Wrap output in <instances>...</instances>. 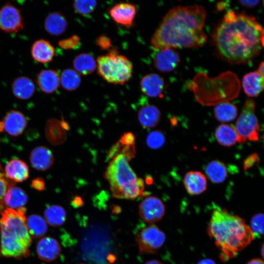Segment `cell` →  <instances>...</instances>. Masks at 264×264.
Listing matches in <instances>:
<instances>
[{
    "mask_svg": "<svg viewBox=\"0 0 264 264\" xmlns=\"http://www.w3.org/2000/svg\"><path fill=\"white\" fill-rule=\"evenodd\" d=\"M220 57L233 64L252 61L264 47V29L256 18L230 10L212 33Z\"/></svg>",
    "mask_w": 264,
    "mask_h": 264,
    "instance_id": "cell-1",
    "label": "cell"
},
{
    "mask_svg": "<svg viewBox=\"0 0 264 264\" xmlns=\"http://www.w3.org/2000/svg\"><path fill=\"white\" fill-rule=\"evenodd\" d=\"M206 12L200 5L177 6L165 15L151 40L156 50L200 47L207 41L203 30Z\"/></svg>",
    "mask_w": 264,
    "mask_h": 264,
    "instance_id": "cell-2",
    "label": "cell"
},
{
    "mask_svg": "<svg viewBox=\"0 0 264 264\" xmlns=\"http://www.w3.org/2000/svg\"><path fill=\"white\" fill-rule=\"evenodd\" d=\"M207 232L220 251V257L223 261L235 257L255 237L243 219L225 209H216L213 211Z\"/></svg>",
    "mask_w": 264,
    "mask_h": 264,
    "instance_id": "cell-3",
    "label": "cell"
},
{
    "mask_svg": "<svg viewBox=\"0 0 264 264\" xmlns=\"http://www.w3.org/2000/svg\"><path fill=\"white\" fill-rule=\"evenodd\" d=\"M25 208H6L0 219V253L4 257L17 259L29 256L32 242L26 225Z\"/></svg>",
    "mask_w": 264,
    "mask_h": 264,
    "instance_id": "cell-4",
    "label": "cell"
},
{
    "mask_svg": "<svg viewBox=\"0 0 264 264\" xmlns=\"http://www.w3.org/2000/svg\"><path fill=\"white\" fill-rule=\"evenodd\" d=\"M123 154L111 159L105 173L111 196L119 199H134L144 194V182L138 177Z\"/></svg>",
    "mask_w": 264,
    "mask_h": 264,
    "instance_id": "cell-5",
    "label": "cell"
},
{
    "mask_svg": "<svg viewBox=\"0 0 264 264\" xmlns=\"http://www.w3.org/2000/svg\"><path fill=\"white\" fill-rule=\"evenodd\" d=\"M96 68L98 74L104 80L121 85L130 80L133 70L132 62L126 57L119 54L115 48L97 57Z\"/></svg>",
    "mask_w": 264,
    "mask_h": 264,
    "instance_id": "cell-6",
    "label": "cell"
},
{
    "mask_svg": "<svg viewBox=\"0 0 264 264\" xmlns=\"http://www.w3.org/2000/svg\"><path fill=\"white\" fill-rule=\"evenodd\" d=\"M255 104L252 100H247L234 127L239 137L238 142L244 143L247 140H259L260 125L255 113Z\"/></svg>",
    "mask_w": 264,
    "mask_h": 264,
    "instance_id": "cell-7",
    "label": "cell"
},
{
    "mask_svg": "<svg viewBox=\"0 0 264 264\" xmlns=\"http://www.w3.org/2000/svg\"><path fill=\"white\" fill-rule=\"evenodd\" d=\"M135 240L140 253L152 254L162 246L166 236L157 226L151 224L143 228L136 235Z\"/></svg>",
    "mask_w": 264,
    "mask_h": 264,
    "instance_id": "cell-8",
    "label": "cell"
},
{
    "mask_svg": "<svg viewBox=\"0 0 264 264\" xmlns=\"http://www.w3.org/2000/svg\"><path fill=\"white\" fill-rule=\"evenodd\" d=\"M23 19L20 10L10 2L0 8V29L9 33H16L23 28Z\"/></svg>",
    "mask_w": 264,
    "mask_h": 264,
    "instance_id": "cell-9",
    "label": "cell"
},
{
    "mask_svg": "<svg viewBox=\"0 0 264 264\" xmlns=\"http://www.w3.org/2000/svg\"><path fill=\"white\" fill-rule=\"evenodd\" d=\"M165 212L163 202L158 198L149 196L145 198L139 206V214L145 222L153 224L163 218Z\"/></svg>",
    "mask_w": 264,
    "mask_h": 264,
    "instance_id": "cell-10",
    "label": "cell"
},
{
    "mask_svg": "<svg viewBox=\"0 0 264 264\" xmlns=\"http://www.w3.org/2000/svg\"><path fill=\"white\" fill-rule=\"evenodd\" d=\"M153 57L154 67L161 72H170L176 68L180 62L178 52L173 48L157 50Z\"/></svg>",
    "mask_w": 264,
    "mask_h": 264,
    "instance_id": "cell-11",
    "label": "cell"
},
{
    "mask_svg": "<svg viewBox=\"0 0 264 264\" xmlns=\"http://www.w3.org/2000/svg\"><path fill=\"white\" fill-rule=\"evenodd\" d=\"M136 13L135 6L126 2L116 4L109 11L110 17L116 23L126 27L132 26Z\"/></svg>",
    "mask_w": 264,
    "mask_h": 264,
    "instance_id": "cell-12",
    "label": "cell"
},
{
    "mask_svg": "<svg viewBox=\"0 0 264 264\" xmlns=\"http://www.w3.org/2000/svg\"><path fill=\"white\" fill-rule=\"evenodd\" d=\"M140 86L141 91L146 96L152 98L162 97L165 83L160 75L150 73L142 78Z\"/></svg>",
    "mask_w": 264,
    "mask_h": 264,
    "instance_id": "cell-13",
    "label": "cell"
},
{
    "mask_svg": "<svg viewBox=\"0 0 264 264\" xmlns=\"http://www.w3.org/2000/svg\"><path fill=\"white\" fill-rule=\"evenodd\" d=\"M2 122L4 130L12 136H17L22 134L27 124L24 114L16 110L9 111L4 116Z\"/></svg>",
    "mask_w": 264,
    "mask_h": 264,
    "instance_id": "cell-14",
    "label": "cell"
},
{
    "mask_svg": "<svg viewBox=\"0 0 264 264\" xmlns=\"http://www.w3.org/2000/svg\"><path fill=\"white\" fill-rule=\"evenodd\" d=\"M37 254L38 257L46 262L56 259L61 251L60 243L51 237H45L41 239L37 245Z\"/></svg>",
    "mask_w": 264,
    "mask_h": 264,
    "instance_id": "cell-15",
    "label": "cell"
},
{
    "mask_svg": "<svg viewBox=\"0 0 264 264\" xmlns=\"http://www.w3.org/2000/svg\"><path fill=\"white\" fill-rule=\"evenodd\" d=\"M30 161L35 169L45 171L53 164L54 158L52 151L47 147L41 146L34 148L31 152Z\"/></svg>",
    "mask_w": 264,
    "mask_h": 264,
    "instance_id": "cell-16",
    "label": "cell"
},
{
    "mask_svg": "<svg viewBox=\"0 0 264 264\" xmlns=\"http://www.w3.org/2000/svg\"><path fill=\"white\" fill-rule=\"evenodd\" d=\"M36 83L42 91L46 94L55 92L60 84L58 71L53 69H43L37 75Z\"/></svg>",
    "mask_w": 264,
    "mask_h": 264,
    "instance_id": "cell-17",
    "label": "cell"
},
{
    "mask_svg": "<svg viewBox=\"0 0 264 264\" xmlns=\"http://www.w3.org/2000/svg\"><path fill=\"white\" fill-rule=\"evenodd\" d=\"M55 52V48L50 43L43 39L36 41L31 48L32 58L41 64L51 62L54 58Z\"/></svg>",
    "mask_w": 264,
    "mask_h": 264,
    "instance_id": "cell-18",
    "label": "cell"
},
{
    "mask_svg": "<svg viewBox=\"0 0 264 264\" xmlns=\"http://www.w3.org/2000/svg\"><path fill=\"white\" fill-rule=\"evenodd\" d=\"M183 184L187 192L191 195H198L204 192L207 187L205 176L199 171L187 172L183 178Z\"/></svg>",
    "mask_w": 264,
    "mask_h": 264,
    "instance_id": "cell-19",
    "label": "cell"
},
{
    "mask_svg": "<svg viewBox=\"0 0 264 264\" xmlns=\"http://www.w3.org/2000/svg\"><path fill=\"white\" fill-rule=\"evenodd\" d=\"M67 25L68 22L66 17L58 12L49 13L44 22L45 30L52 36L62 35L66 30Z\"/></svg>",
    "mask_w": 264,
    "mask_h": 264,
    "instance_id": "cell-20",
    "label": "cell"
},
{
    "mask_svg": "<svg viewBox=\"0 0 264 264\" xmlns=\"http://www.w3.org/2000/svg\"><path fill=\"white\" fill-rule=\"evenodd\" d=\"M242 86L245 93L248 96H257L264 89V77L257 71L249 72L243 76Z\"/></svg>",
    "mask_w": 264,
    "mask_h": 264,
    "instance_id": "cell-21",
    "label": "cell"
},
{
    "mask_svg": "<svg viewBox=\"0 0 264 264\" xmlns=\"http://www.w3.org/2000/svg\"><path fill=\"white\" fill-rule=\"evenodd\" d=\"M161 118V112L155 106L147 104L142 106L138 112V119L140 125L145 129L155 127Z\"/></svg>",
    "mask_w": 264,
    "mask_h": 264,
    "instance_id": "cell-22",
    "label": "cell"
},
{
    "mask_svg": "<svg viewBox=\"0 0 264 264\" xmlns=\"http://www.w3.org/2000/svg\"><path fill=\"white\" fill-rule=\"evenodd\" d=\"M12 90L16 98L21 100H27L33 95L35 86L31 79L26 76H20L13 82Z\"/></svg>",
    "mask_w": 264,
    "mask_h": 264,
    "instance_id": "cell-23",
    "label": "cell"
},
{
    "mask_svg": "<svg viewBox=\"0 0 264 264\" xmlns=\"http://www.w3.org/2000/svg\"><path fill=\"white\" fill-rule=\"evenodd\" d=\"M27 199V196L22 189L9 186L3 198V204L5 209H17L24 207Z\"/></svg>",
    "mask_w": 264,
    "mask_h": 264,
    "instance_id": "cell-24",
    "label": "cell"
},
{
    "mask_svg": "<svg viewBox=\"0 0 264 264\" xmlns=\"http://www.w3.org/2000/svg\"><path fill=\"white\" fill-rule=\"evenodd\" d=\"M5 170L7 176L16 182H22L29 176L27 165L20 159H12L10 160L7 163Z\"/></svg>",
    "mask_w": 264,
    "mask_h": 264,
    "instance_id": "cell-25",
    "label": "cell"
},
{
    "mask_svg": "<svg viewBox=\"0 0 264 264\" xmlns=\"http://www.w3.org/2000/svg\"><path fill=\"white\" fill-rule=\"evenodd\" d=\"M205 172L209 179L214 184L223 182L228 176L226 165L219 160L210 162L205 167Z\"/></svg>",
    "mask_w": 264,
    "mask_h": 264,
    "instance_id": "cell-26",
    "label": "cell"
},
{
    "mask_svg": "<svg viewBox=\"0 0 264 264\" xmlns=\"http://www.w3.org/2000/svg\"><path fill=\"white\" fill-rule=\"evenodd\" d=\"M215 138L221 145L230 147L238 142L239 137L234 127L222 124L219 125L215 132Z\"/></svg>",
    "mask_w": 264,
    "mask_h": 264,
    "instance_id": "cell-27",
    "label": "cell"
},
{
    "mask_svg": "<svg viewBox=\"0 0 264 264\" xmlns=\"http://www.w3.org/2000/svg\"><path fill=\"white\" fill-rule=\"evenodd\" d=\"M73 66L79 75H87L94 71L96 68V62L91 55L83 53L74 59Z\"/></svg>",
    "mask_w": 264,
    "mask_h": 264,
    "instance_id": "cell-28",
    "label": "cell"
},
{
    "mask_svg": "<svg viewBox=\"0 0 264 264\" xmlns=\"http://www.w3.org/2000/svg\"><path fill=\"white\" fill-rule=\"evenodd\" d=\"M214 113L217 120L227 122L235 119L237 115L238 109L235 105L227 101L217 105Z\"/></svg>",
    "mask_w": 264,
    "mask_h": 264,
    "instance_id": "cell-29",
    "label": "cell"
},
{
    "mask_svg": "<svg viewBox=\"0 0 264 264\" xmlns=\"http://www.w3.org/2000/svg\"><path fill=\"white\" fill-rule=\"evenodd\" d=\"M66 216L65 210L58 205H50L44 211L45 221L52 227L61 226L65 221Z\"/></svg>",
    "mask_w": 264,
    "mask_h": 264,
    "instance_id": "cell-30",
    "label": "cell"
},
{
    "mask_svg": "<svg viewBox=\"0 0 264 264\" xmlns=\"http://www.w3.org/2000/svg\"><path fill=\"white\" fill-rule=\"evenodd\" d=\"M26 223L29 234L34 239L42 237L47 230L46 221L39 215L30 216L26 219Z\"/></svg>",
    "mask_w": 264,
    "mask_h": 264,
    "instance_id": "cell-31",
    "label": "cell"
},
{
    "mask_svg": "<svg viewBox=\"0 0 264 264\" xmlns=\"http://www.w3.org/2000/svg\"><path fill=\"white\" fill-rule=\"evenodd\" d=\"M60 84L64 89L68 91L76 90L80 85V75L74 69L64 70L60 76Z\"/></svg>",
    "mask_w": 264,
    "mask_h": 264,
    "instance_id": "cell-32",
    "label": "cell"
},
{
    "mask_svg": "<svg viewBox=\"0 0 264 264\" xmlns=\"http://www.w3.org/2000/svg\"><path fill=\"white\" fill-rule=\"evenodd\" d=\"M97 5V1L92 0H75L73 3L75 11L84 16H88L91 14L95 9Z\"/></svg>",
    "mask_w": 264,
    "mask_h": 264,
    "instance_id": "cell-33",
    "label": "cell"
},
{
    "mask_svg": "<svg viewBox=\"0 0 264 264\" xmlns=\"http://www.w3.org/2000/svg\"><path fill=\"white\" fill-rule=\"evenodd\" d=\"M165 137L160 131L155 130L150 132L146 138L147 146L152 149L161 148L165 142Z\"/></svg>",
    "mask_w": 264,
    "mask_h": 264,
    "instance_id": "cell-34",
    "label": "cell"
},
{
    "mask_svg": "<svg viewBox=\"0 0 264 264\" xmlns=\"http://www.w3.org/2000/svg\"><path fill=\"white\" fill-rule=\"evenodd\" d=\"M255 237L261 236L264 234V215L258 214L255 215L251 220V227Z\"/></svg>",
    "mask_w": 264,
    "mask_h": 264,
    "instance_id": "cell-35",
    "label": "cell"
},
{
    "mask_svg": "<svg viewBox=\"0 0 264 264\" xmlns=\"http://www.w3.org/2000/svg\"><path fill=\"white\" fill-rule=\"evenodd\" d=\"M58 44L64 49H75L80 44V38L77 35H73L69 38L60 41Z\"/></svg>",
    "mask_w": 264,
    "mask_h": 264,
    "instance_id": "cell-36",
    "label": "cell"
},
{
    "mask_svg": "<svg viewBox=\"0 0 264 264\" xmlns=\"http://www.w3.org/2000/svg\"><path fill=\"white\" fill-rule=\"evenodd\" d=\"M8 184L6 179L3 177H0V214L5 209L3 204V198L8 189Z\"/></svg>",
    "mask_w": 264,
    "mask_h": 264,
    "instance_id": "cell-37",
    "label": "cell"
},
{
    "mask_svg": "<svg viewBox=\"0 0 264 264\" xmlns=\"http://www.w3.org/2000/svg\"><path fill=\"white\" fill-rule=\"evenodd\" d=\"M95 43L102 50H108L111 46V40L106 35H100L96 39Z\"/></svg>",
    "mask_w": 264,
    "mask_h": 264,
    "instance_id": "cell-38",
    "label": "cell"
},
{
    "mask_svg": "<svg viewBox=\"0 0 264 264\" xmlns=\"http://www.w3.org/2000/svg\"><path fill=\"white\" fill-rule=\"evenodd\" d=\"M259 157L257 153L249 155L243 161V169L246 170L258 163Z\"/></svg>",
    "mask_w": 264,
    "mask_h": 264,
    "instance_id": "cell-39",
    "label": "cell"
},
{
    "mask_svg": "<svg viewBox=\"0 0 264 264\" xmlns=\"http://www.w3.org/2000/svg\"><path fill=\"white\" fill-rule=\"evenodd\" d=\"M119 140L125 145H134L135 144V136L132 133L128 132L124 133Z\"/></svg>",
    "mask_w": 264,
    "mask_h": 264,
    "instance_id": "cell-40",
    "label": "cell"
},
{
    "mask_svg": "<svg viewBox=\"0 0 264 264\" xmlns=\"http://www.w3.org/2000/svg\"><path fill=\"white\" fill-rule=\"evenodd\" d=\"M31 186L38 191H42L44 189V181L42 178L37 177L32 180L31 182Z\"/></svg>",
    "mask_w": 264,
    "mask_h": 264,
    "instance_id": "cell-41",
    "label": "cell"
},
{
    "mask_svg": "<svg viewBox=\"0 0 264 264\" xmlns=\"http://www.w3.org/2000/svg\"><path fill=\"white\" fill-rule=\"evenodd\" d=\"M239 2L242 6L246 8H252L257 6L260 0H239Z\"/></svg>",
    "mask_w": 264,
    "mask_h": 264,
    "instance_id": "cell-42",
    "label": "cell"
},
{
    "mask_svg": "<svg viewBox=\"0 0 264 264\" xmlns=\"http://www.w3.org/2000/svg\"><path fill=\"white\" fill-rule=\"evenodd\" d=\"M247 264H264V262L260 259H254L250 260Z\"/></svg>",
    "mask_w": 264,
    "mask_h": 264,
    "instance_id": "cell-43",
    "label": "cell"
},
{
    "mask_svg": "<svg viewBox=\"0 0 264 264\" xmlns=\"http://www.w3.org/2000/svg\"><path fill=\"white\" fill-rule=\"evenodd\" d=\"M264 62H262L259 67H258V68L257 70V71L262 76L264 77Z\"/></svg>",
    "mask_w": 264,
    "mask_h": 264,
    "instance_id": "cell-44",
    "label": "cell"
},
{
    "mask_svg": "<svg viewBox=\"0 0 264 264\" xmlns=\"http://www.w3.org/2000/svg\"><path fill=\"white\" fill-rule=\"evenodd\" d=\"M198 264H216L215 263L210 259H203L200 261Z\"/></svg>",
    "mask_w": 264,
    "mask_h": 264,
    "instance_id": "cell-45",
    "label": "cell"
},
{
    "mask_svg": "<svg viewBox=\"0 0 264 264\" xmlns=\"http://www.w3.org/2000/svg\"><path fill=\"white\" fill-rule=\"evenodd\" d=\"M145 264H163L161 263V262L158 261L157 260H153L148 261Z\"/></svg>",
    "mask_w": 264,
    "mask_h": 264,
    "instance_id": "cell-46",
    "label": "cell"
},
{
    "mask_svg": "<svg viewBox=\"0 0 264 264\" xmlns=\"http://www.w3.org/2000/svg\"><path fill=\"white\" fill-rule=\"evenodd\" d=\"M4 130L3 124L2 121H0V132Z\"/></svg>",
    "mask_w": 264,
    "mask_h": 264,
    "instance_id": "cell-47",
    "label": "cell"
},
{
    "mask_svg": "<svg viewBox=\"0 0 264 264\" xmlns=\"http://www.w3.org/2000/svg\"><path fill=\"white\" fill-rule=\"evenodd\" d=\"M84 264V263H81V264Z\"/></svg>",
    "mask_w": 264,
    "mask_h": 264,
    "instance_id": "cell-48",
    "label": "cell"
}]
</instances>
